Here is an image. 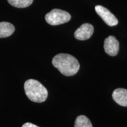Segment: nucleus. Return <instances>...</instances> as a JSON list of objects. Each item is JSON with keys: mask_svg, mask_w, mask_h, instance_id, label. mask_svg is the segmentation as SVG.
Instances as JSON below:
<instances>
[{"mask_svg": "<svg viewBox=\"0 0 127 127\" xmlns=\"http://www.w3.org/2000/svg\"><path fill=\"white\" fill-rule=\"evenodd\" d=\"M120 44L117 39L113 36H109L104 41V50L110 56H115L119 51Z\"/></svg>", "mask_w": 127, "mask_h": 127, "instance_id": "6", "label": "nucleus"}, {"mask_svg": "<svg viewBox=\"0 0 127 127\" xmlns=\"http://www.w3.org/2000/svg\"><path fill=\"white\" fill-rule=\"evenodd\" d=\"M52 64L65 76H72L78 72L80 65L77 59L68 54H58L54 57Z\"/></svg>", "mask_w": 127, "mask_h": 127, "instance_id": "1", "label": "nucleus"}, {"mask_svg": "<svg viewBox=\"0 0 127 127\" xmlns=\"http://www.w3.org/2000/svg\"><path fill=\"white\" fill-rule=\"evenodd\" d=\"M34 0H8L9 4L14 7L23 8L29 7Z\"/></svg>", "mask_w": 127, "mask_h": 127, "instance_id": "10", "label": "nucleus"}, {"mask_svg": "<svg viewBox=\"0 0 127 127\" xmlns=\"http://www.w3.org/2000/svg\"><path fill=\"white\" fill-rule=\"evenodd\" d=\"M95 9L107 25L109 26H115L118 24V21L115 16L106 8L101 5H97L95 7Z\"/></svg>", "mask_w": 127, "mask_h": 127, "instance_id": "4", "label": "nucleus"}, {"mask_svg": "<svg viewBox=\"0 0 127 127\" xmlns=\"http://www.w3.org/2000/svg\"><path fill=\"white\" fill-rule=\"evenodd\" d=\"M94 32V27L88 23H85L81 25L74 33L77 39L81 41L87 40L91 38Z\"/></svg>", "mask_w": 127, "mask_h": 127, "instance_id": "5", "label": "nucleus"}, {"mask_svg": "<svg viewBox=\"0 0 127 127\" xmlns=\"http://www.w3.org/2000/svg\"><path fill=\"white\" fill-rule=\"evenodd\" d=\"M22 127H39L34 124H32L30 123H27L24 124Z\"/></svg>", "mask_w": 127, "mask_h": 127, "instance_id": "11", "label": "nucleus"}, {"mask_svg": "<svg viewBox=\"0 0 127 127\" xmlns=\"http://www.w3.org/2000/svg\"><path fill=\"white\" fill-rule=\"evenodd\" d=\"M74 127H93L90 120L85 115H79L76 118Z\"/></svg>", "mask_w": 127, "mask_h": 127, "instance_id": "9", "label": "nucleus"}, {"mask_svg": "<svg viewBox=\"0 0 127 127\" xmlns=\"http://www.w3.org/2000/svg\"><path fill=\"white\" fill-rule=\"evenodd\" d=\"M24 90L28 99L34 102H44L48 94L47 88L38 81L33 79H28L25 82Z\"/></svg>", "mask_w": 127, "mask_h": 127, "instance_id": "2", "label": "nucleus"}, {"mask_svg": "<svg viewBox=\"0 0 127 127\" xmlns=\"http://www.w3.org/2000/svg\"><path fill=\"white\" fill-rule=\"evenodd\" d=\"M114 101L123 107H127V90L117 88L113 91L112 95Z\"/></svg>", "mask_w": 127, "mask_h": 127, "instance_id": "7", "label": "nucleus"}, {"mask_svg": "<svg viewBox=\"0 0 127 127\" xmlns=\"http://www.w3.org/2000/svg\"><path fill=\"white\" fill-rule=\"evenodd\" d=\"M15 31V27L12 24L8 22L0 23V38L11 36Z\"/></svg>", "mask_w": 127, "mask_h": 127, "instance_id": "8", "label": "nucleus"}, {"mask_svg": "<svg viewBox=\"0 0 127 127\" xmlns=\"http://www.w3.org/2000/svg\"><path fill=\"white\" fill-rule=\"evenodd\" d=\"M45 18L47 23L49 24L57 25L67 23L71 20V16L65 11L54 9L46 14Z\"/></svg>", "mask_w": 127, "mask_h": 127, "instance_id": "3", "label": "nucleus"}]
</instances>
